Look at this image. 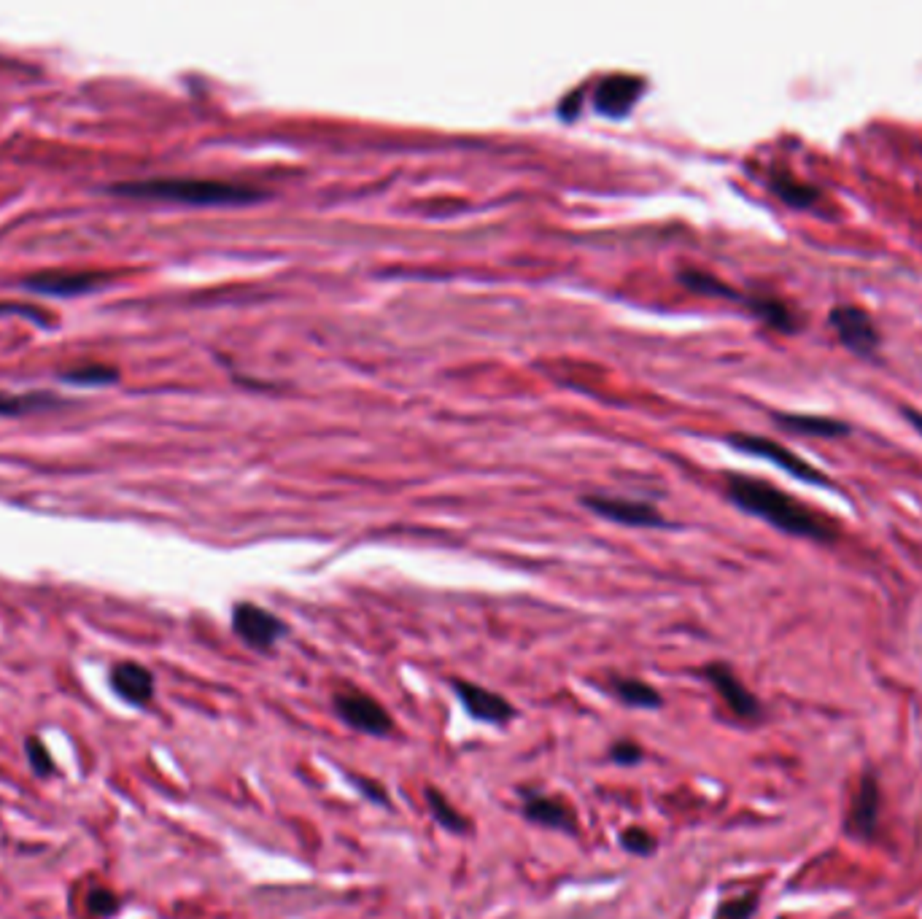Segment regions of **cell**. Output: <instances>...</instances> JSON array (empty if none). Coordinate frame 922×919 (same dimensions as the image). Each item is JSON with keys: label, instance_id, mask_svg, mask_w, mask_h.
Segmentation results:
<instances>
[{"label": "cell", "instance_id": "2e32d148", "mask_svg": "<svg viewBox=\"0 0 922 919\" xmlns=\"http://www.w3.org/2000/svg\"><path fill=\"white\" fill-rule=\"evenodd\" d=\"M426 804H429V812L440 822V828L451 833H459V836H470L472 833V822L464 817V814L456 809V806L448 801V798L437 790V787H426Z\"/></svg>", "mask_w": 922, "mask_h": 919}, {"label": "cell", "instance_id": "5b68a950", "mask_svg": "<svg viewBox=\"0 0 922 919\" xmlns=\"http://www.w3.org/2000/svg\"><path fill=\"white\" fill-rule=\"evenodd\" d=\"M451 688L461 707H464V712L480 720V723L505 725L515 717V707L510 704V699L499 696L494 690L483 688V685H475V682L467 680H451Z\"/></svg>", "mask_w": 922, "mask_h": 919}, {"label": "cell", "instance_id": "e0dca14e", "mask_svg": "<svg viewBox=\"0 0 922 919\" xmlns=\"http://www.w3.org/2000/svg\"><path fill=\"white\" fill-rule=\"evenodd\" d=\"M60 399L46 394H0V416H27L44 407H57Z\"/></svg>", "mask_w": 922, "mask_h": 919}, {"label": "cell", "instance_id": "9c48e42d", "mask_svg": "<svg viewBox=\"0 0 922 919\" xmlns=\"http://www.w3.org/2000/svg\"><path fill=\"white\" fill-rule=\"evenodd\" d=\"M831 324H834V329L839 332L844 343L860 351V354H869V351L877 348V329H874L871 319L860 308H852V305L834 308L831 310Z\"/></svg>", "mask_w": 922, "mask_h": 919}, {"label": "cell", "instance_id": "ba28073f", "mask_svg": "<svg viewBox=\"0 0 922 919\" xmlns=\"http://www.w3.org/2000/svg\"><path fill=\"white\" fill-rule=\"evenodd\" d=\"M586 504L604 518L626 526H664V518L656 507L645 502H631V499H615V496H588Z\"/></svg>", "mask_w": 922, "mask_h": 919}, {"label": "cell", "instance_id": "d4e9b609", "mask_svg": "<svg viewBox=\"0 0 922 919\" xmlns=\"http://www.w3.org/2000/svg\"><path fill=\"white\" fill-rule=\"evenodd\" d=\"M354 785H359V790H362L364 796L370 798V801H378V804H383V806H389V793H386V787L381 785V782H375V779H367V777H359V774H354Z\"/></svg>", "mask_w": 922, "mask_h": 919}, {"label": "cell", "instance_id": "9a60e30c", "mask_svg": "<svg viewBox=\"0 0 922 919\" xmlns=\"http://www.w3.org/2000/svg\"><path fill=\"white\" fill-rule=\"evenodd\" d=\"M610 690L626 707L634 709H661L664 707V696L658 693L653 685H648L645 680L637 677H610Z\"/></svg>", "mask_w": 922, "mask_h": 919}, {"label": "cell", "instance_id": "5bb4252c", "mask_svg": "<svg viewBox=\"0 0 922 919\" xmlns=\"http://www.w3.org/2000/svg\"><path fill=\"white\" fill-rule=\"evenodd\" d=\"M111 685L130 704H149L154 696V677L141 663H116L111 672Z\"/></svg>", "mask_w": 922, "mask_h": 919}, {"label": "cell", "instance_id": "52a82bcc", "mask_svg": "<svg viewBox=\"0 0 922 919\" xmlns=\"http://www.w3.org/2000/svg\"><path fill=\"white\" fill-rule=\"evenodd\" d=\"M642 92H645V79L631 76V73H612L594 89V106L599 114L623 116L629 114Z\"/></svg>", "mask_w": 922, "mask_h": 919}, {"label": "cell", "instance_id": "44dd1931", "mask_svg": "<svg viewBox=\"0 0 922 919\" xmlns=\"http://www.w3.org/2000/svg\"><path fill=\"white\" fill-rule=\"evenodd\" d=\"M119 378V372L103 364H92V367H79V370L65 372V380L71 383H114Z\"/></svg>", "mask_w": 922, "mask_h": 919}, {"label": "cell", "instance_id": "3957f363", "mask_svg": "<svg viewBox=\"0 0 922 919\" xmlns=\"http://www.w3.org/2000/svg\"><path fill=\"white\" fill-rule=\"evenodd\" d=\"M332 709L348 728H354L359 734L378 736V739L394 734V720L386 707L362 690H337L332 696Z\"/></svg>", "mask_w": 922, "mask_h": 919}, {"label": "cell", "instance_id": "4fadbf2b", "mask_svg": "<svg viewBox=\"0 0 922 919\" xmlns=\"http://www.w3.org/2000/svg\"><path fill=\"white\" fill-rule=\"evenodd\" d=\"M103 283V275L95 273H41L25 278V289L30 292H44V294H81L92 292Z\"/></svg>", "mask_w": 922, "mask_h": 919}, {"label": "cell", "instance_id": "7c38bea8", "mask_svg": "<svg viewBox=\"0 0 922 919\" xmlns=\"http://www.w3.org/2000/svg\"><path fill=\"white\" fill-rule=\"evenodd\" d=\"M877 822H879V785L874 774H866V777L860 779L858 793H855V801H852V812H850V831L860 839H871L874 833H877Z\"/></svg>", "mask_w": 922, "mask_h": 919}, {"label": "cell", "instance_id": "d6986e66", "mask_svg": "<svg viewBox=\"0 0 922 919\" xmlns=\"http://www.w3.org/2000/svg\"><path fill=\"white\" fill-rule=\"evenodd\" d=\"M782 424L793 426L798 432L809 434H842L844 426L831 421V418H807V416H780Z\"/></svg>", "mask_w": 922, "mask_h": 919}, {"label": "cell", "instance_id": "30bf717a", "mask_svg": "<svg viewBox=\"0 0 922 919\" xmlns=\"http://www.w3.org/2000/svg\"><path fill=\"white\" fill-rule=\"evenodd\" d=\"M731 442H734V445H739V448H745V451L755 453V456H763V459H769V461H774V464H780L782 469H788V472H793L796 478L809 480V483H823V475H820V472H817L815 467H809L807 461L798 459L796 453H790L788 448H785V445H780V442L763 440V437H745V434H742V437H734Z\"/></svg>", "mask_w": 922, "mask_h": 919}, {"label": "cell", "instance_id": "7a4b0ae2", "mask_svg": "<svg viewBox=\"0 0 922 919\" xmlns=\"http://www.w3.org/2000/svg\"><path fill=\"white\" fill-rule=\"evenodd\" d=\"M111 192L143 200H173L187 205H240L262 200L254 186L216 178H149V181H125L111 186Z\"/></svg>", "mask_w": 922, "mask_h": 919}, {"label": "cell", "instance_id": "8992f818", "mask_svg": "<svg viewBox=\"0 0 922 919\" xmlns=\"http://www.w3.org/2000/svg\"><path fill=\"white\" fill-rule=\"evenodd\" d=\"M701 674H704V680L710 682L712 688L718 690L720 699L726 701V707L739 720H761V701L755 699V693L745 688V682L736 677L731 666H726V663H710V666L701 669Z\"/></svg>", "mask_w": 922, "mask_h": 919}, {"label": "cell", "instance_id": "ac0fdd59", "mask_svg": "<svg viewBox=\"0 0 922 919\" xmlns=\"http://www.w3.org/2000/svg\"><path fill=\"white\" fill-rule=\"evenodd\" d=\"M772 184H774V189L780 192V197H785L788 203H796V205L812 203L817 195L812 186L801 184V181H796V178H790V176H777Z\"/></svg>", "mask_w": 922, "mask_h": 919}, {"label": "cell", "instance_id": "7402d4cb", "mask_svg": "<svg viewBox=\"0 0 922 919\" xmlns=\"http://www.w3.org/2000/svg\"><path fill=\"white\" fill-rule=\"evenodd\" d=\"M758 909V895H742L736 901H728L720 906L718 919H750Z\"/></svg>", "mask_w": 922, "mask_h": 919}, {"label": "cell", "instance_id": "6da1fadb", "mask_svg": "<svg viewBox=\"0 0 922 919\" xmlns=\"http://www.w3.org/2000/svg\"><path fill=\"white\" fill-rule=\"evenodd\" d=\"M728 496L747 513H755L774 523L777 529L788 534H801L812 540H831L834 529L825 523V518L807 510L804 504L790 499L782 488H774L763 480L747 478V475H728Z\"/></svg>", "mask_w": 922, "mask_h": 919}, {"label": "cell", "instance_id": "cb8c5ba5", "mask_svg": "<svg viewBox=\"0 0 922 919\" xmlns=\"http://www.w3.org/2000/svg\"><path fill=\"white\" fill-rule=\"evenodd\" d=\"M27 755H30V763H33V769L36 774L46 777V774H52L54 771V760L49 755V750L44 747V742H38V739H30L27 742Z\"/></svg>", "mask_w": 922, "mask_h": 919}, {"label": "cell", "instance_id": "ffe728a7", "mask_svg": "<svg viewBox=\"0 0 922 919\" xmlns=\"http://www.w3.org/2000/svg\"><path fill=\"white\" fill-rule=\"evenodd\" d=\"M621 847L631 855H639V858H648L653 855V849H656V839L650 836L645 828H626L621 833Z\"/></svg>", "mask_w": 922, "mask_h": 919}, {"label": "cell", "instance_id": "484cf974", "mask_svg": "<svg viewBox=\"0 0 922 919\" xmlns=\"http://www.w3.org/2000/svg\"><path fill=\"white\" fill-rule=\"evenodd\" d=\"M87 906H89V911H92V914H100V917H106V914L116 911V906H119V903H116L114 893H108V890H95V893L89 895Z\"/></svg>", "mask_w": 922, "mask_h": 919}, {"label": "cell", "instance_id": "277c9868", "mask_svg": "<svg viewBox=\"0 0 922 919\" xmlns=\"http://www.w3.org/2000/svg\"><path fill=\"white\" fill-rule=\"evenodd\" d=\"M232 628L251 650L257 653H270L278 639L286 634V623L281 618H275L273 612H267L259 604L251 601H240L232 610Z\"/></svg>", "mask_w": 922, "mask_h": 919}, {"label": "cell", "instance_id": "603a6c76", "mask_svg": "<svg viewBox=\"0 0 922 919\" xmlns=\"http://www.w3.org/2000/svg\"><path fill=\"white\" fill-rule=\"evenodd\" d=\"M610 758L618 763V766H637L639 760L645 758V750H642V744L631 742V739H621V742H615L610 747Z\"/></svg>", "mask_w": 922, "mask_h": 919}, {"label": "cell", "instance_id": "8fae6325", "mask_svg": "<svg viewBox=\"0 0 922 919\" xmlns=\"http://www.w3.org/2000/svg\"><path fill=\"white\" fill-rule=\"evenodd\" d=\"M524 817L534 825L550 828V831H564V833H577V817L575 809L559 798L550 796H526L524 801Z\"/></svg>", "mask_w": 922, "mask_h": 919}]
</instances>
